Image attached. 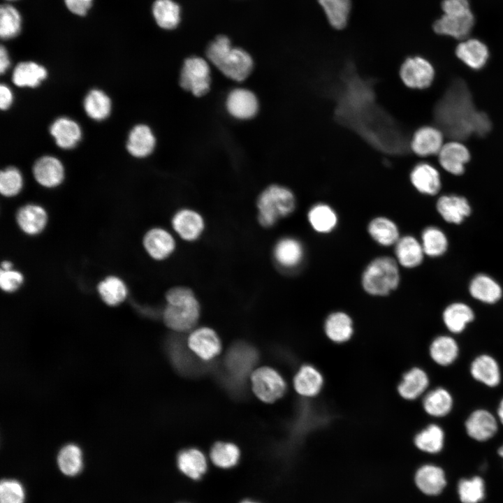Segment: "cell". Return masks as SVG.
<instances>
[{"label": "cell", "mask_w": 503, "mask_h": 503, "mask_svg": "<svg viewBox=\"0 0 503 503\" xmlns=\"http://www.w3.org/2000/svg\"><path fill=\"white\" fill-rule=\"evenodd\" d=\"M434 119L444 135L457 141L472 134L485 136L491 129L489 118L475 108L470 92L460 79L455 80L437 103Z\"/></svg>", "instance_id": "1"}, {"label": "cell", "mask_w": 503, "mask_h": 503, "mask_svg": "<svg viewBox=\"0 0 503 503\" xmlns=\"http://www.w3.org/2000/svg\"><path fill=\"white\" fill-rule=\"evenodd\" d=\"M162 319L166 326L177 332L193 330L201 313V305L195 291L187 285H175L165 293Z\"/></svg>", "instance_id": "2"}, {"label": "cell", "mask_w": 503, "mask_h": 503, "mask_svg": "<svg viewBox=\"0 0 503 503\" xmlns=\"http://www.w3.org/2000/svg\"><path fill=\"white\" fill-rule=\"evenodd\" d=\"M206 55L224 75L233 81L245 80L254 68L251 55L242 48L233 47L224 35L218 36L209 44Z\"/></svg>", "instance_id": "3"}, {"label": "cell", "mask_w": 503, "mask_h": 503, "mask_svg": "<svg viewBox=\"0 0 503 503\" xmlns=\"http://www.w3.org/2000/svg\"><path fill=\"white\" fill-rule=\"evenodd\" d=\"M296 205V197L291 189L279 184L268 185L255 202L258 225L264 229L273 228L280 220L291 216Z\"/></svg>", "instance_id": "4"}, {"label": "cell", "mask_w": 503, "mask_h": 503, "mask_svg": "<svg viewBox=\"0 0 503 503\" xmlns=\"http://www.w3.org/2000/svg\"><path fill=\"white\" fill-rule=\"evenodd\" d=\"M400 273L395 258L381 256L372 259L361 275V286L368 295L386 296L399 286Z\"/></svg>", "instance_id": "5"}, {"label": "cell", "mask_w": 503, "mask_h": 503, "mask_svg": "<svg viewBox=\"0 0 503 503\" xmlns=\"http://www.w3.org/2000/svg\"><path fill=\"white\" fill-rule=\"evenodd\" d=\"M170 228L180 242L194 244L205 235L207 222L198 209L182 206L174 210L170 217Z\"/></svg>", "instance_id": "6"}, {"label": "cell", "mask_w": 503, "mask_h": 503, "mask_svg": "<svg viewBox=\"0 0 503 503\" xmlns=\"http://www.w3.org/2000/svg\"><path fill=\"white\" fill-rule=\"evenodd\" d=\"M211 82V71L207 60L193 56L184 61L179 77V84L183 89L201 97L210 90Z\"/></svg>", "instance_id": "7"}, {"label": "cell", "mask_w": 503, "mask_h": 503, "mask_svg": "<svg viewBox=\"0 0 503 503\" xmlns=\"http://www.w3.org/2000/svg\"><path fill=\"white\" fill-rule=\"evenodd\" d=\"M179 242L170 228L162 226L150 228L142 239L144 251L156 262H165L173 257L178 250Z\"/></svg>", "instance_id": "8"}, {"label": "cell", "mask_w": 503, "mask_h": 503, "mask_svg": "<svg viewBox=\"0 0 503 503\" xmlns=\"http://www.w3.org/2000/svg\"><path fill=\"white\" fill-rule=\"evenodd\" d=\"M414 482L419 492L432 498L442 495L449 486L446 469L432 462L424 463L416 469Z\"/></svg>", "instance_id": "9"}, {"label": "cell", "mask_w": 503, "mask_h": 503, "mask_svg": "<svg viewBox=\"0 0 503 503\" xmlns=\"http://www.w3.org/2000/svg\"><path fill=\"white\" fill-rule=\"evenodd\" d=\"M252 388L256 395L265 402H273L286 391V383L274 369L260 367L252 374Z\"/></svg>", "instance_id": "10"}, {"label": "cell", "mask_w": 503, "mask_h": 503, "mask_svg": "<svg viewBox=\"0 0 503 503\" xmlns=\"http://www.w3.org/2000/svg\"><path fill=\"white\" fill-rule=\"evenodd\" d=\"M399 75L402 83L411 89L429 87L435 75L431 64L425 59L415 56L407 58L400 67Z\"/></svg>", "instance_id": "11"}, {"label": "cell", "mask_w": 503, "mask_h": 503, "mask_svg": "<svg viewBox=\"0 0 503 503\" xmlns=\"http://www.w3.org/2000/svg\"><path fill=\"white\" fill-rule=\"evenodd\" d=\"M272 257L279 268L286 270L296 269L305 258L304 245L296 237L282 236L274 243Z\"/></svg>", "instance_id": "12"}, {"label": "cell", "mask_w": 503, "mask_h": 503, "mask_svg": "<svg viewBox=\"0 0 503 503\" xmlns=\"http://www.w3.org/2000/svg\"><path fill=\"white\" fill-rule=\"evenodd\" d=\"M467 435L473 440L484 442L492 439L498 430V419L488 410L473 411L465 423Z\"/></svg>", "instance_id": "13"}, {"label": "cell", "mask_w": 503, "mask_h": 503, "mask_svg": "<svg viewBox=\"0 0 503 503\" xmlns=\"http://www.w3.org/2000/svg\"><path fill=\"white\" fill-rule=\"evenodd\" d=\"M226 108L233 117L247 120L256 116L259 104L256 96L251 90L235 88L227 95Z\"/></svg>", "instance_id": "14"}, {"label": "cell", "mask_w": 503, "mask_h": 503, "mask_svg": "<svg viewBox=\"0 0 503 503\" xmlns=\"http://www.w3.org/2000/svg\"><path fill=\"white\" fill-rule=\"evenodd\" d=\"M188 346L199 358L205 360L212 359L221 350V344L217 333L208 327L193 330L188 337Z\"/></svg>", "instance_id": "15"}, {"label": "cell", "mask_w": 503, "mask_h": 503, "mask_svg": "<svg viewBox=\"0 0 503 503\" xmlns=\"http://www.w3.org/2000/svg\"><path fill=\"white\" fill-rule=\"evenodd\" d=\"M443 136L437 127H421L413 134L409 143L410 148L421 156L438 154L443 146Z\"/></svg>", "instance_id": "16"}, {"label": "cell", "mask_w": 503, "mask_h": 503, "mask_svg": "<svg viewBox=\"0 0 503 503\" xmlns=\"http://www.w3.org/2000/svg\"><path fill=\"white\" fill-rule=\"evenodd\" d=\"M15 218L18 227L23 233L29 235H36L45 229L48 217L42 206L27 204L18 209Z\"/></svg>", "instance_id": "17"}, {"label": "cell", "mask_w": 503, "mask_h": 503, "mask_svg": "<svg viewBox=\"0 0 503 503\" xmlns=\"http://www.w3.org/2000/svg\"><path fill=\"white\" fill-rule=\"evenodd\" d=\"M460 503H484L487 497V484L480 474L459 478L455 484Z\"/></svg>", "instance_id": "18"}, {"label": "cell", "mask_w": 503, "mask_h": 503, "mask_svg": "<svg viewBox=\"0 0 503 503\" xmlns=\"http://www.w3.org/2000/svg\"><path fill=\"white\" fill-rule=\"evenodd\" d=\"M33 174L37 182L46 188L59 185L64 177V166L61 161L50 156H43L34 165Z\"/></svg>", "instance_id": "19"}, {"label": "cell", "mask_w": 503, "mask_h": 503, "mask_svg": "<svg viewBox=\"0 0 503 503\" xmlns=\"http://www.w3.org/2000/svg\"><path fill=\"white\" fill-rule=\"evenodd\" d=\"M430 384L426 372L414 367L404 372L398 385L399 395L406 400H414L423 395Z\"/></svg>", "instance_id": "20"}, {"label": "cell", "mask_w": 503, "mask_h": 503, "mask_svg": "<svg viewBox=\"0 0 503 503\" xmlns=\"http://www.w3.org/2000/svg\"><path fill=\"white\" fill-rule=\"evenodd\" d=\"M293 382L294 389L298 394L305 398H313L321 392L324 379L316 367L306 364L299 368Z\"/></svg>", "instance_id": "21"}, {"label": "cell", "mask_w": 503, "mask_h": 503, "mask_svg": "<svg viewBox=\"0 0 503 503\" xmlns=\"http://www.w3.org/2000/svg\"><path fill=\"white\" fill-rule=\"evenodd\" d=\"M474 22V19L471 11L462 15L444 14L434 23L433 29L437 34L462 39L468 36Z\"/></svg>", "instance_id": "22"}, {"label": "cell", "mask_w": 503, "mask_h": 503, "mask_svg": "<svg viewBox=\"0 0 503 503\" xmlns=\"http://www.w3.org/2000/svg\"><path fill=\"white\" fill-rule=\"evenodd\" d=\"M470 374L477 381L493 388L501 381L500 365L495 358L488 354H481L471 363Z\"/></svg>", "instance_id": "23"}, {"label": "cell", "mask_w": 503, "mask_h": 503, "mask_svg": "<svg viewBox=\"0 0 503 503\" xmlns=\"http://www.w3.org/2000/svg\"><path fill=\"white\" fill-rule=\"evenodd\" d=\"M394 253L399 265L406 268L418 266L425 255L421 242L408 235L400 238L394 245Z\"/></svg>", "instance_id": "24"}, {"label": "cell", "mask_w": 503, "mask_h": 503, "mask_svg": "<svg viewBox=\"0 0 503 503\" xmlns=\"http://www.w3.org/2000/svg\"><path fill=\"white\" fill-rule=\"evenodd\" d=\"M438 156L440 165L454 175H460L464 172L465 164L470 156L467 147L457 140L443 145Z\"/></svg>", "instance_id": "25"}, {"label": "cell", "mask_w": 503, "mask_h": 503, "mask_svg": "<svg viewBox=\"0 0 503 503\" xmlns=\"http://www.w3.org/2000/svg\"><path fill=\"white\" fill-rule=\"evenodd\" d=\"M353 320L344 312H333L325 320V334L334 343L342 344L349 341L353 336Z\"/></svg>", "instance_id": "26"}, {"label": "cell", "mask_w": 503, "mask_h": 503, "mask_svg": "<svg viewBox=\"0 0 503 503\" xmlns=\"http://www.w3.org/2000/svg\"><path fill=\"white\" fill-rule=\"evenodd\" d=\"M410 181L420 193L435 195L441 188L440 176L432 166L427 163L416 164L410 173Z\"/></svg>", "instance_id": "27"}, {"label": "cell", "mask_w": 503, "mask_h": 503, "mask_svg": "<svg viewBox=\"0 0 503 503\" xmlns=\"http://www.w3.org/2000/svg\"><path fill=\"white\" fill-rule=\"evenodd\" d=\"M367 230L370 238L383 247L394 246L401 237L396 223L384 216L371 219Z\"/></svg>", "instance_id": "28"}, {"label": "cell", "mask_w": 503, "mask_h": 503, "mask_svg": "<svg viewBox=\"0 0 503 503\" xmlns=\"http://www.w3.org/2000/svg\"><path fill=\"white\" fill-rule=\"evenodd\" d=\"M437 210L442 218L451 224H460L471 212L470 205L464 197L449 195L441 196Z\"/></svg>", "instance_id": "29"}, {"label": "cell", "mask_w": 503, "mask_h": 503, "mask_svg": "<svg viewBox=\"0 0 503 503\" xmlns=\"http://www.w3.org/2000/svg\"><path fill=\"white\" fill-rule=\"evenodd\" d=\"M307 218L312 228L320 234L331 233L338 224L336 211L324 203L313 205L308 210Z\"/></svg>", "instance_id": "30"}, {"label": "cell", "mask_w": 503, "mask_h": 503, "mask_svg": "<svg viewBox=\"0 0 503 503\" xmlns=\"http://www.w3.org/2000/svg\"><path fill=\"white\" fill-rule=\"evenodd\" d=\"M155 145L156 138L151 129L145 124H138L131 131L126 148L132 156L143 158L153 152Z\"/></svg>", "instance_id": "31"}, {"label": "cell", "mask_w": 503, "mask_h": 503, "mask_svg": "<svg viewBox=\"0 0 503 503\" xmlns=\"http://www.w3.org/2000/svg\"><path fill=\"white\" fill-rule=\"evenodd\" d=\"M414 444L421 452L431 455L440 453L445 444L444 430L437 424H429L415 435Z\"/></svg>", "instance_id": "32"}, {"label": "cell", "mask_w": 503, "mask_h": 503, "mask_svg": "<svg viewBox=\"0 0 503 503\" xmlns=\"http://www.w3.org/2000/svg\"><path fill=\"white\" fill-rule=\"evenodd\" d=\"M179 470L190 479H201L207 469V462L204 454L196 449L181 451L177 458Z\"/></svg>", "instance_id": "33"}, {"label": "cell", "mask_w": 503, "mask_h": 503, "mask_svg": "<svg viewBox=\"0 0 503 503\" xmlns=\"http://www.w3.org/2000/svg\"><path fill=\"white\" fill-rule=\"evenodd\" d=\"M432 360L439 365L449 366L458 357L459 346L451 336L442 335L436 337L429 347Z\"/></svg>", "instance_id": "34"}, {"label": "cell", "mask_w": 503, "mask_h": 503, "mask_svg": "<svg viewBox=\"0 0 503 503\" xmlns=\"http://www.w3.org/2000/svg\"><path fill=\"white\" fill-rule=\"evenodd\" d=\"M422 405L426 414L440 418L447 416L451 411L453 399L447 389L438 387L425 393Z\"/></svg>", "instance_id": "35"}, {"label": "cell", "mask_w": 503, "mask_h": 503, "mask_svg": "<svg viewBox=\"0 0 503 503\" xmlns=\"http://www.w3.org/2000/svg\"><path fill=\"white\" fill-rule=\"evenodd\" d=\"M50 133L57 145L63 149L74 147L82 136L79 125L66 117L56 119L50 126Z\"/></svg>", "instance_id": "36"}, {"label": "cell", "mask_w": 503, "mask_h": 503, "mask_svg": "<svg viewBox=\"0 0 503 503\" xmlns=\"http://www.w3.org/2000/svg\"><path fill=\"white\" fill-rule=\"evenodd\" d=\"M442 319L446 328L452 333L464 331L467 325L474 319L472 308L462 302H454L447 306L443 312Z\"/></svg>", "instance_id": "37"}, {"label": "cell", "mask_w": 503, "mask_h": 503, "mask_svg": "<svg viewBox=\"0 0 503 503\" xmlns=\"http://www.w3.org/2000/svg\"><path fill=\"white\" fill-rule=\"evenodd\" d=\"M469 292L475 299L488 304L497 302L502 297L500 284L488 275L479 274L470 282Z\"/></svg>", "instance_id": "38"}, {"label": "cell", "mask_w": 503, "mask_h": 503, "mask_svg": "<svg viewBox=\"0 0 503 503\" xmlns=\"http://www.w3.org/2000/svg\"><path fill=\"white\" fill-rule=\"evenodd\" d=\"M455 53L457 57L473 69H480L488 57L487 47L476 39H469L458 44Z\"/></svg>", "instance_id": "39"}, {"label": "cell", "mask_w": 503, "mask_h": 503, "mask_svg": "<svg viewBox=\"0 0 503 503\" xmlns=\"http://www.w3.org/2000/svg\"><path fill=\"white\" fill-rule=\"evenodd\" d=\"M256 358V352L249 346H234L226 357V365L230 371L238 377L245 376L252 367Z\"/></svg>", "instance_id": "40"}, {"label": "cell", "mask_w": 503, "mask_h": 503, "mask_svg": "<svg viewBox=\"0 0 503 503\" xmlns=\"http://www.w3.org/2000/svg\"><path fill=\"white\" fill-rule=\"evenodd\" d=\"M57 462L59 470L68 476L78 475L83 468V453L80 447L73 443L64 445L59 450Z\"/></svg>", "instance_id": "41"}, {"label": "cell", "mask_w": 503, "mask_h": 503, "mask_svg": "<svg viewBox=\"0 0 503 503\" xmlns=\"http://www.w3.org/2000/svg\"><path fill=\"white\" fill-rule=\"evenodd\" d=\"M47 77L46 69L33 61L18 64L13 73V82L18 87H36Z\"/></svg>", "instance_id": "42"}, {"label": "cell", "mask_w": 503, "mask_h": 503, "mask_svg": "<svg viewBox=\"0 0 503 503\" xmlns=\"http://www.w3.org/2000/svg\"><path fill=\"white\" fill-rule=\"evenodd\" d=\"M97 290L101 300L109 306H117L124 301L128 290L119 277L110 275L99 282Z\"/></svg>", "instance_id": "43"}, {"label": "cell", "mask_w": 503, "mask_h": 503, "mask_svg": "<svg viewBox=\"0 0 503 503\" xmlns=\"http://www.w3.org/2000/svg\"><path fill=\"white\" fill-rule=\"evenodd\" d=\"M330 25L335 29H344L351 11V0H318Z\"/></svg>", "instance_id": "44"}, {"label": "cell", "mask_w": 503, "mask_h": 503, "mask_svg": "<svg viewBox=\"0 0 503 503\" xmlns=\"http://www.w3.org/2000/svg\"><path fill=\"white\" fill-rule=\"evenodd\" d=\"M152 14L162 29H175L180 21V6L173 0H156L152 5Z\"/></svg>", "instance_id": "45"}, {"label": "cell", "mask_w": 503, "mask_h": 503, "mask_svg": "<svg viewBox=\"0 0 503 503\" xmlns=\"http://www.w3.org/2000/svg\"><path fill=\"white\" fill-rule=\"evenodd\" d=\"M84 108L89 117L101 121L109 115L111 110V101L102 91L92 89L85 99Z\"/></svg>", "instance_id": "46"}, {"label": "cell", "mask_w": 503, "mask_h": 503, "mask_svg": "<svg viewBox=\"0 0 503 503\" xmlns=\"http://www.w3.org/2000/svg\"><path fill=\"white\" fill-rule=\"evenodd\" d=\"M421 243L425 254L431 257L442 255L448 247L445 234L434 226L427 227L423 231Z\"/></svg>", "instance_id": "47"}, {"label": "cell", "mask_w": 503, "mask_h": 503, "mask_svg": "<svg viewBox=\"0 0 503 503\" xmlns=\"http://www.w3.org/2000/svg\"><path fill=\"white\" fill-rule=\"evenodd\" d=\"M240 450L232 443L217 442L212 448L210 459L212 463L221 469L234 467L240 459Z\"/></svg>", "instance_id": "48"}, {"label": "cell", "mask_w": 503, "mask_h": 503, "mask_svg": "<svg viewBox=\"0 0 503 503\" xmlns=\"http://www.w3.org/2000/svg\"><path fill=\"white\" fill-rule=\"evenodd\" d=\"M22 18L11 5L3 4L0 9V36L3 39L16 36L21 30Z\"/></svg>", "instance_id": "49"}, {"label": "cell", "mask_w": 503, "mask_h": 503, "mask_svg": "<svg viewBox=\"0 0 503 503\" xmlns=\"http://www.w3.org/2000/svg\"><path fill=\"white\" fill-rule=\"evenodd\" d=\"M21 173L15 167H8L0 173V192L6 197L17 195L22 189Z\"/></svg>", "instance_id": "50"}, {"label": "cell", "mask_w": 503, "mask_h": 503, "mask_svg": "<svg viewBox=\"0 0 503 503\" xmlns=\"http://www.w3.org/2000/svg\"><path fill=\"white\" fill-rule=\"evenodd\" d=\"M23 485L15 479H3L0 483V503H24Z\"/></svg>", "instance_id": "51"}, {"label": "cell", "mask_w": 503, "mask_h": 503, "mask_svg": "<svg viewBox=\"0 0 503 503\" xmlns=\"http://www.w3.org/2000/svg\"><path fill=\"white\" fill-rule=\"evenodd\" d=\"M23 275L13 269L0 271V287L2 291L12 293L17 291L23 284Z\"/></svg>", "instance_id": "52"}, {"label": "cell", "mask_w": 503, "mask_h": 503, "mask_svg": "<svg viewBox=\"0 0 503 503\" xmlns=\"http://www.w3.org/2000/svg\"><path fill=\"white\" fill-rule=\"evenodd\" d=\"M442 8L446 15H462L470 12L468 0H444Z\"/></svg>", "instance_id": "53"}, {"label": "cell", "mask_w": 503, "mask_h": 503, "mask_svg": "<svg viewBox=\"0 0 503 503\" xmlns=\"http://www.w3.org/2000/svg\"><path fill=\"white\" fill-rule=\"evenodd\" d=\"M93 0H64L68 9L73 13L83 16L86 15Z\"/></svg>", "instance_id": "54"}, {"label": "cell", "mask_w": 503, "mask_h": 503, "mask_svg": "<svg viewBox=\"0 0 503 503\" xmlns=\"http://www.w3.org/2000/svg\"><path fill=\"white\" fill-rule=\"evenodd\" d=\"M13 102V94L6 85L1 84L0 87V108L1 110L8 109Z\"/></svg>", "instance_id": "55"}, {"label": "cell", "mask_w": 503, "mask_h": 503, "mask_svg": "<svg viewBox=\"0 0 503 503\" xmlns=\"http://www.w3.org/2000/svg\"><path fill=\"white\" fill-rule=\"evenodd\" d=\"M10 66V59L6 49L1 45L0 48V71L3 73Z\"/></svg>", "instance_id": "56"}, {"label": "cell", "mask_w": 503, "mask_h": 503, "mask_svg": "<svg viewBox=\"0 0 503 503\" xmlns=\"http://www.w3.org/2000/svg\"><path fill=\"white\" fill-rule=\"evenodd\" d=\"M497 415L498 421L503 425V398L498 404Z\"/></svg>", "instance_id": "57"}, {"label": "cell", "mask_w": 503, "mask_h": 503, "mask_svg": "<svg viewBox=\"0 0 503 503\" xmlns=\"http://www.w3.org/2000/svg\"><path fill=\"white\" fill-rule=\"evenodd\" d=\"M13 269V263L11 261L5 260L1 262V270H8Z\"/></svg>", "instance_id": "58"}, {"label": "cell", "mask_w": 503, "mask_h": 503, "mask_svg": "<svg viewBox=\"0 0 503 503\" xmlns=\"http://www.w3.org/2000/svg\"><path fill=\"white\" fill-rule=\"evenodd\" d=\"M498 456L503 460V444L497 450Z\"/></svg>", "instance_id": "59"}, {"label": "cell", "mask_w": 503, "mask_h": 503, "mask_svg": "<svg viewBox=\"0 0 503 503\" xmlns=\"http://www.w3.org/2000/svg\"><path fill=\"white\" fill-rule=\"evenodd\" d=\"M240 503H260V502H257L252 501V500H244V501L241 502Z\"/></svg>", "instance_id": "60"}]
</instances>
